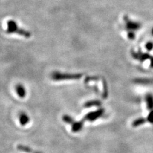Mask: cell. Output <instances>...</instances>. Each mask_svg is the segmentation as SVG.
<instances>
[{
	"mask_svg": "<svg viewBox=\"0 0 153 153\" xmlns=\"http://www.w3.org/2000/svg\"><path fill=\"white\" fill-rule=\"evenodd\" d=\"M126 23L128 28L130 29V30H137V29H138L140 26V25L138 23L131 21L129 20V19H126Z\"/></svg>",
	"mask_w": 153,
	"mask_h": 153,
	"instance_id": "obj_6",
	"label": "cell"
},
{
	"mask_svg": "<svg viewBox=\"0 0 153 153\" xmlns=\"http://www.w3.org/2000/svg\"><path fill=\"white\" fill-rule=\"evenodd\" d=\"M152 34H153V30H152Z\"/></svg>",
	"mask_w": 153,
	"mask_h": 153,
	"instance_id": "obj_12",
	"label": "cell"
},
{
	"mask_svg": "<svg viewBox=\"0 0 153 153\" xmlns=\"http://www.w3.org/2000/svg\"><path fill=\"white\" fill-rule=\"evenodd\" d=\"M17 149L19 151H21L23 152H31L32 149L30 147L25 146H22V145H19L17 146Z\"/></svg>",
	"mask_w": 153,
	"mask_h": 153,
	"instance_id": "obj_8",
	"label": "cell"
},
{
	"mask_svg": "<svg viewBox=\"0 0 153 153\" xmlns=\"http://www.w3.org/2000/svg\"><path fill=\"white\" fill-rule=\"evenodd\" d=\"M19 123H20V124L22 126L26 125V124H28L30 121V119L29 117V116L26 113H24V112H22L19 114Z\"/></svg>",
	"mask_w": 153,
	"mask_h": 153,
	"instance_id": "obj_4",
	"label": "cell"
},
{
	"mask_svg": "<svg viewBox=\"0 0 153 153\" xmlns=\"http://www.w3.org/2000/svg\"><path fill=\"white\" fill-rule=\"evenodd\" d=\"M152 47H153V45H152V44H147V49H149V50L152 49Z\"/></svg>",
	"mask_w": 153,
	"mask_h": 153,
	"instance_id": "obj_10",
	"label": "cell"
},
{
	"mask_svg": "<svg viewBox=\"0 0 153 153\" xmlns=\"http://www.w3.org/2000/svg\"><path fill=\"white\" fill-rule=\"evenodd\" d=\"M82 74H63L56 71L52 73L51 75V77L54 80L59 81L65 80H71V79H78L82 76Z\"/></svg>",
	"mask_w": 153,
	"mask_h": 153,
	"instance_id": "obj_2",
	"label": "cell"
},
{
	"mask_svg": "<svg viewBox=\"0 0 153 153\" xmlns=\"http://www.w3.org/2000/svg\"><path fill=\"white\" fill-rule=\"evenodd\" d=\"M16 90L18 96L21 98H25L26 96V89L22 84H18L16 85Z\"/></svg>",
	"mask_w": 153,
	"mask_h": 153,
	"instance_id": "obj_3",
	"label": "cell"
},
{
	"mask_svg": "<svg viewBox=\"0 0 153 153\" xmlns=\"http://www.w3.org/2000/svg\"><path fill=\"white\" fill-rule=\"evenodd\" d=\"M101 114H102V111H100L98 112L89 113L85 117L84 119H85V120H88V121H94V120H95L96 119H97L98 118L97 117L99 116Z\"/></svg>",
	"mask_w": 153,
	"mask_h": 153,
	"instance_id": "obj_5",
	"label": "cell"
},
{
	"mask_svg": "<svg viewBox=\"0 0 153 153\" xmlns=\"http://www.w3.org/2000/svg\"><path fill=\"white\" fill-rule=\"evenodd\" d=\"M35 153H40V152H35Z\"/></svg>",
	"mask_w": 153,
	"mask_h": 153,
	"instance_id": "obj_11",
	"label": "cell"
},
{
	"mask_svg": "<svg viewBox=\"0 0 153 153\" xmlns=\"http://www.w3.org/2000/svg\"><path fill=\"white\" fill-rule=\"evenodd\" d=\"M83 126V121L80 122H74L72 124V127H71V130L73 132H78L82 130Z\"/></svg>",
	"mask_w": 153,
	"mask_h": 153,
	"instance_id": "obj_7",
	"label": "cell"
},
{
	"mask_svg": "<svg viewBox=\"0 0 153 153\" xmlns=\"http://www.w3.org/2000/svg\"><path fill=\"white\" fill-rule=\"evenodd\" d=\"M7 33H17V34L21 35L25 38H30L31 37V33L26 31L23 30L22 28L19 27L17 23L14 21L13 20H10L7 22V30L6 31Z\"/></svg>",
	"mask_w": 153,
	"mask_h": 153,
	"instance_id": "obj_1",
	"label": "cell"
},
{
	"mask_svg": "<svg viewBox=\"0 0 153 153\" xmlns=\"http://www.w3.org/2000/svg\"><path fill=\"white\" fill-rule=\"evenodd\" d=\"M63 120L68 124H73L74 123V120L72 117L68 116V115H65L63 117Z\"/></svg>",
	"mask_w": 153,
	"mask_h": 153,
	"instance_id": "obj_9",
	"label": "cell"
}]
</instances>
